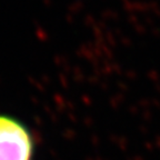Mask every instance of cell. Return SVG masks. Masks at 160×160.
<instances>
[{"instance_id": "1", "label": "cell", "mask_w": 160, "mask_h": 160, "mask_svg": "<svg viewBox=\"0 0 160 160\" xmlns=\"http://www.w3.org/2000/svg\"><path fill=\"white\" fill-rule=\"evenodd\" d=\"M31 151L27 130L16 120L0 116V160H30Z\"/></svg>"}]
</instances>
